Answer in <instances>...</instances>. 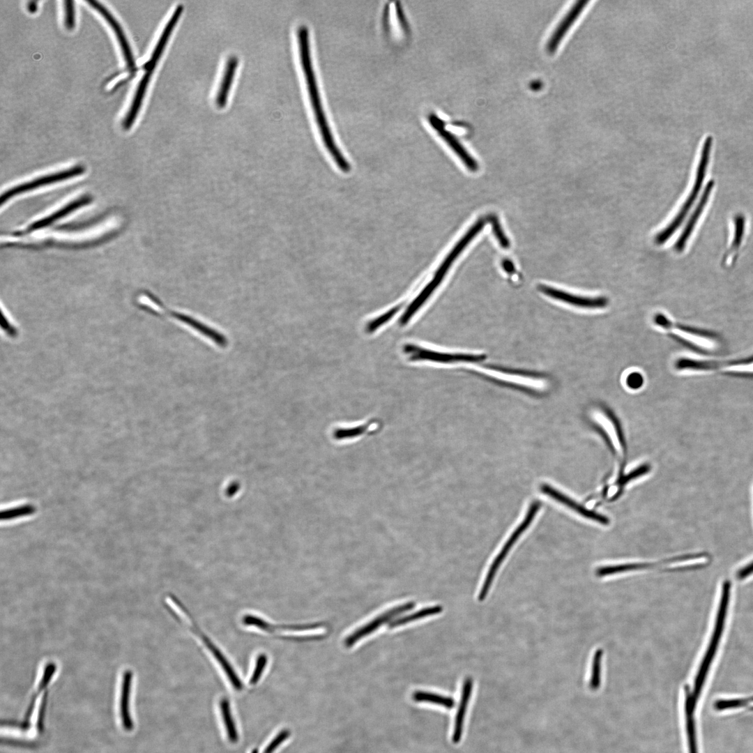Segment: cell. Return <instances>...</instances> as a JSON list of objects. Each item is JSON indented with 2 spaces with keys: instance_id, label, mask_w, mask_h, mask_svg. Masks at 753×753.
Wrapping results in <instances>:
<instances>
[{
  "instance_id": "6da1fadb",
  "label": "cell",
  "mask_w": 753,
  "mask_h": 753,
  "mask_svg": "<svg viewBox=\"0 0 753 753\" xmlns=\"http://www.w3.org/2000/svg\"><path fill=\"white\" fill-rule=\"evenodd\" d=\"M299 60L304 77L309 102L321 140L330 157L343 172L350 171V165L334 139L327 116L325 114L319 85L317 82L310 45L307 27L300 26L297 31Z\"/></svg>"
},
{
  "instance_id": "7a4b0ae2",
  "label": "cell",
  "mask_w": 753,
  "mask_h": 753,
  "mask_svg": "<svg viewBox=\"0 0 753 753\" xmlns=\"http://www.w3.org/2000/svg\"><path fill=\"white\" fill-rule=\"evenodd\" d=\"M485 223V221L484 218L478 219L455 245L436 270L432 280L425 287L413 301H412L401 317L400 320V324L401 325L403 326L408 323L411 318L433 294L443 280L453 261L472 239L482 229Z\"/></svg>"
},
{
  "instance_id": "3957f363",
  "label": "cell",
  "mask_w": 753,
  "mask_h": 753,
  "mask_svg": "<svg viewBox=\"0 0 753 753\" xmlns=\"http://www.w3.org/2000/svg\"><path fill=\"white\" fill-rule=\"evenodd\" d=\"M730 587L731 584L729 581H724L722 587L721 598L717 609L715 628L709 645L694 678L693 689L691 690L692 697L697 700L699 699L708 671L715 655L723 632L724 623L729 600Z\"/></svg>"
},
{
  "instance_id": "277c9868",
  "label": "cell",
  "mask_w": 753,
  "mask_h": 753,
  "mask_svg": "<svg viewBox=\"0 0 753 753\" xmlns=\"http://www.w3.org/2000/svg\"><path fill=\"white\" fill-rule=\"evenodd\" d=\"M712 142L713 139L711 136H708L705 139L701 148L700 159L697 169L696 177L692 189L675 218L664 229L660 231L655 236V242L657 245L664 243L674 234L684 221L687 214L697 199L706 176V172L710 159Z\"/></svg>"
},
{
  "instance_id": "5b68a950",
  "label": "cell",
  "mask_w": 753,
  "mask_h": 753,
  "mask_svg": "<svg viewBox=\"0 0 753 753\" xmlns=\"http://www.w3.org/2000/svg\"><path fill=\"white\" fill-rule=\"evenodd\" d=\"M540 506L541 503L540 501L535 500L532 501L528 508L525 517L519 524V525L515 528L514 532L511 534L508 540L504 544L501 550L499 552L498 555L493 561L487 573V576L482 584V586L480 591L478 598L479 601H482L485 599L497 570H499L501 563L505 560L506 556L508 555L513 545L515 544L517 540L519 539L521 535L529 527V526L533 521L534 517L539 511Z\"/></svg>"
},
{
  "instance_id": "8992f818",
  "label": "cell",
  "mask_w": 753,
  "mask_h": 753,
  "mask_svg": "<svg viewBox=\"0 0 753 753\" xmlns=\"http://www.w3.org/2000/svg\"><path fill=\"white\" fill-rule=\"evenodd\" d=\"M404 353L411 361H429L441 364L460 363H479L486 359V356L479 353H448L423 348L416 344H407Z\"/></svg>"
},
{
  "instance_id": "52a82bcc",
  "label": "cell",
  "mask_w": 753,
  "mask_h": 753,
  "mask_svg": "<svg viewBox=\"0 0 753 753\" xmlns=\"http://www.w3.org/2000/svg\"><path fill=\"white\" fill-rule=\"evenodd\" d=\"M538 289L545 296L578 310H601L609 304L608 298L602 296L579 295L545 284H539Z\"/></svg>"
},
{
  "instance_id": "ba28073f",
  "label": "cell",
  "mask_w": 753,
  "mask_h": 753,
  "mask_svg": "<svg viewBox=\"0 0 753 753\" xmlns=\"http://www.w3.org/2000/svg\"><path fill=\"white\" fill-rule=\"evenodd\" d=\"M667 333L680 343L696 351L713 350L719 343L713 333L674 322Z\"/></svg>"
},
{
  "instance_id": "9c48e42d",
  "label": "cell",
  "mask_w": 753,
  "mask_h": 753,
  "mask_svg": "<svg viewBox=\"0 0 753 753\" xmlns=\"http://www.w3.org/2000/svg\"><path fill=\"white\" fill-rule=\"evenodd\" d=\"M83 171L84 168L77 165L69 169L44 174L33 180L15 185L2 195L1 198V206L3 203L8 202L10 199H12L15 196H18L26 192H30L38 188L70 179V178L79 176Z\"/></svg>"
},
{
  "instance_id": "30bf717a",
  "label": "cell",
  "mask_w": 753,
  "mask_h": 753,
  "mask_svg": "<svg viewBox=\"0 0 753 753\" xmlns=\"http://www.w3.org/2000/svg\"><path fill=\"white\" fill-rule=\"evenodd\" d=\"M415 606L414 602H409L387 610L350 634L344 639V646L348 648L352 646L362 638L376 631L383 624L393 620L401 614L411 610Z\"/></svg>"
},
{
  "instance_id": "8fae6325",
  "label": "cell",
  "mask_w": 753,
  "mask_h": 753,
  "mask_svg": "<svg viewBox=\"0 0 753 753\" xmlns=\"http://www.w3.org/2000/svg\"><path fill=\"white\" fill-rule=\"evenodd\" d=\"M428 121L432 127L438 132L439 135L457 154L467 169L471 172L477 171L478 165L476 160L467 152L457 138L444 128L443 121L434 114L429 116Z\"/></svg>"
},
{
  "instance_id": "7c38bea8",
  "label": "cell",
  "mask_w": 753,
  "mask_h": 753,
  "mask_svg": "<svg viewBox=\"0 0 753 753\" xmlns=\"http://www.w3.org/2000/svg\"><path fill=\"white\" fill-rule=\"evenodd\" d=\"M593 420L609 436V440L614 445L620 455H624L623 440L617 419L612 412L604 406H599L593 412Z\"/></svg>"
},
{
  "instance_id": "4fadbf2b",
  "label": "cell",
  "mask_w": 753,
  "mask_h": 753,
  "mask_svg": "<svg viewBox=\"0 0 753 753\" xmlns=\"http://www.w3.org/2000/svg\"><path fill=\"white\" fill-rule=\"evenodd\" d=\"M183 6L182 4L177 5L174 10L169 20L166 23L158 40L151 54L150 58L143 65V69L145 73H153L159 59H160L164 50L167 44V42L172 35V32L174 29L178 21L179 20L181 15L183 13Z\"/></svg>"
},
{
  "instance_id": "5bb4252c",
  "label": "cell",
  "mask_w": 753,
  "mask_h": 753,
  "mask_svg": "<svg viewBox=\"0 0 753 753\" xmlns=\"http://www.w3.org/2000/svg\"><path fill=\"white\" fill-rule=\"evenodd\" d=\"M190 624L192 625L191 629L197 635H198L200 639H201L206 648H207L216 661L219 663L232 687L236 690H242L243 683L229 661L224 654H222V651L211 641L207 635L202 632L200 628L196 625V623L192 620H190Z\"/></svg>"
},
{
  "instance_id": "9a60e30c",
  "label": "cell",
  "mask_w": 753,
  "mask_h": 753,
  "mask_svg": "<svg viewBox=\"0 0 753 753\" xmlns=\"http://www.w3.org/2000/svg\"><path fill=\"white\" fill-rule=\"evenodd\" d=\"M86 2L91 7L97 10L107 20L109 26L112 27L116 37L117 38L127 66L129 69L134 70L135 68V59L131 51L129 43L128 42L127 38L119 23L116 20L114 17L111 14V13L107 10V8H106L102 4H101L98 1H87Z\"/></svg>"
},
{
  "instance_id": "2e32d148",
  "label": "cell",
  "mask_w": 753,
  "mask_h": 753,
  "mask_svg": "<svg viewBox=\"0 0 753 753\" xmlns=\"http://www.w3.org/2000/svg\"><path fill=\"white\" fill-rule=\"evenodd\" d=\"M540 490L543 494L549 496L550 498L554 499L555 501L565 505V506L570 508L571 510L575 511L578 514L585 517L589 518L590 519H593L603 524H607L609 523V519L605 516L585 508L581 505L578 504L577 503H576V501H573L572 499L568 497L566 495L561 493V492L556 489L548 484H542L540 486Z\"/></svg>"
},
{
  "instance_id": "e0dca14e",
  "label": "cell",
  "mask_w": 753,
  "mask_h": 753,
  "mask_svg": "<svg viewBox=\"0 0 753 753\" xmlns=\"http://www.w3.org/2000/svg\"><path fill=\"white\" fill-rule=\"evenodd\" d=\"M713 186L714 182L710 181L705 187L697 207L694 210L680 236L674 244V248L677 252H681L684 250L685 245L694 230L696 223L708 202Z\"/></svg>"
},
{
  "instance_id": "ac0fdd59",
  "label": "cell",
  "mask_w": 753,
  "mask_h": 753,
  "mask_svg": "<svg viewBox=\"0 0 753 753\" xmlns=\"http://www.w3.org/2000/svg\"><path fill=\"white\" fill-rule=\"evenodd\" d=\"M587 2L588 1L584 0L577 1L561 20L547 42V48L549 52L555 51L562 38L573 22L576 20L579 14L581 12Z\"/></svg>"
},
{
  "instance_id": "d6986e66",
  "label": "cell",
  "mask_w": 753,
  "mask_h": 753,
  "mask_svg": "<svg viewBox=\"0 0 753 753\" xmlns=\"http://www.w3.org/2000/svg\"><path fill=\"white\" fill-rule=\"evenodd\" d=\"M713 371L735 376H753V355L737 359L714 360Z\"/></svg>"
},
{
  "instance_id": "ffe728a7",
  "label": "cell",
  "mask_w": 753,
  "mask_h": 753,
  "mask_svg": "<svg viewBox=\"0 0 753 753\" xmlns=\"http://www.w3.org/2000/svg\"><path fill=\"white\" fill-rule=\"evenodd\" d=\"M238 63V59L234 55H231L227 59L215 99V105L219 108H223L227 105Z\"/></svg>"
},
{
  "instance_id": "44dd1931",
  "label": "cell",
  "mask_w": 753,
  "mask_h": 753,
  "mask_svg": "<svg viewBox=\"0 0 753 753\" xmlns=\"http://www.w3.org/2000/svg\"><path fill=\"white\" fill-rule=\"evenodd\" d=\"M243 624L247 626H252L257 628L261 631H264L269 633H273L277 630H305L310 629H315L318 628L324 627V623H316L304 625H275L263 618L254 616V615H245L242 620Z\"/></svg>"
},
{
  "instance_id": "7402d4cb",
  "label": "cell",
  "mask_w": 753,
  "mask_h": 753,
  "mask_svg": "<svg viewBox=\"0 0 753 753\" xmlns=\"http://www.w3.org/2000/svg\"><path fill=\"white\" fill-rule=\"evenodd\" d=\"M473 680L471 678L467 677L464 680L462 685L461 698L454 722L452 741L455 743H459L462 737L464 720L471 694Z\"/></svg>"
},
{
  "instance_id": "603a6c76",
  "label": "cell",
  "mask_w": 753,
  "mask_h": 753,
  "mask_svg": "<svg viewBox=\"0 0 753 753\" xmlns=\"http://www.w3.org/2000/svg\"><path fill=\"white\" fill-rule=\"evenodd\" d=\"M151 75V73H144L137 85L130 107L123 121V126L125 129H129L136 119L141 108Z\"/></svg>"
},
{
  "instance_id": "cb8c5ba5",
  "label": "cell",
  "mask_w": 753,
  "mask_h": 753,
  "mask_svg": "<svg viewBox=\"0 0 753 753\" xmlns=\"http://www.w3.org/2000/svg\"><path fill=\"white\" fill-rule=\"evenodd\" d=\"M86 201V199L84 197L76 199L58 209L55 213H52L51 215L33 222L27 227V230L35 231L52 225L54 222L61 219L63 216L69 214L71 211L77 209L80 206L84 204Z\"/></svg>"
},
{
  "instance_id": "d4e9b609",
  "label": "cell",
  "mask_w": 753,
  "mask_h": 753,
  "mask_svg": "<svg viewBox=\"0 0 753 753\" xmlns=\"http://www.w3.org/2000/svg\"><path fill=\"white\" fill-rule=\"evenodd\" d=\"M442 611H443V607L441 606H440V605H436V606H432V607L423 608V609H422L420 610H418V611H416V612H414L413 614H411L404 616L402 617L397 618L392 620L388 623V628H397V627H399V626H401V625H405L406 623H411L412 621L419 620L420 618H425V617H427V616L438 614L441 613Z\"/></svg>"
},
{
  "instance_id": "484cf974",
  "label": "cell",
  "mask_w": 753,
  "mask_h": 753,
  "mask_svg": "<svg viewBox=\"0 0 753 753\" xmlns=\"http://www.w3.org/2000/svg\"><path fill=\"white\" fill-rule=\"evenodd\" d=\"M220 707L227 738L230 742L233 743H236L238 740V735L235 723L233 720L230 704L228 699L226 698L222 699L220 701Z\"/></svg>"
},
{
  "instance_id": "4316f807",
  "label": "cell",
  "mask_w": 753,
  "mask_h": 753,
  "mask_svg": "<svg viewBox=\"0 0 753 753\" xmlns=\"http://www.w3.org/2000/svg\"><path fill=\"white\" fill-rule=\"evenodd\" d=\"M412 699L417 702L432 703L448 708H451L455 705V701L449 697L425 691H415L412 694Z\"/></svg>"
},
{
  "instance_id": "83f0119b",
  "label": "cell",
  "mask_w": 753,
  "mask_h": 753,
  "mask_svg": "<svg viewBox=\"0 0 753 753\" xmlns=\"http://www.w3.org/2000/svg\"><path fill=\"white\" fill-rule=\"evenodd\" d=\"M36 508L31 504H24L4 510L1 512L2 520H10L15 518L29 516L33 514Z\"/></svg>"
},
{
  "instance_id": "f1b7e54d",
  "label": "cell",
  "mask_w": 753,
  "mask_h": 753,
  "mask_svg": "<svg viewBox=\"0 0 753 753\" xmlns=\"http://www.w3.org/2000/svg\"><path fill=\"white\" fill-rule=\"evenodd\" d=\"M745 218L743 215H737L734 218V235L731 247L729 254L735 252L740 246L744 234Z\"/></svg>"
},
{
  "instance_id": "f546056e",
  "label": "cell",
  "mask_w": 753,
  "mask_h": 753,
  "mask_svg": "<svg viewBox=\"0 0 753 753\" xmlns=\"http://www.w3.org/2000/svg\"><path fill=\"white\" fill-rule=\"evenodd\" d=\"M489 220L492 225V232L498 241L500 246L504 249H508L510 247V241L507 238L502 226L499 220V218L496 215H491L489 218Z\"/></svg>"
},
{
  "instance_id": "4dcf8cb0",
  "label": "cell",
  "mask_w": 753,
  "mask_h": 753,
  "mask_svg": "<svg viewBox=\"0 0 753 753\" xmlns=\"http://www.w3.org/2000/svg\"><path fill=\"white\" fill-rule=\"evenodd\" d=\"M645 382V379L641 372L634 370L630 372L625 377V385L631 390L641 389Z\"/></svg>"
},
{
  "instance_id": "1f68e13d",
  "label": "cell",
  "mask_w": 753,
  "mask_h": 753,
  "mask_svg": "<svg viewBox=\"0 0 753 753\" xmlns=\"http://www.w3.org/2000/svg\"><path fill=\"white\" fill-rule=\"evenodd\" d=\"M397 311L398 307H393L385 314H383L380 317H376L375 319L372 320L367 324L366 326L367 331L369 333L374 331L379 327L381 326L384 323L390 320L391 317H393Z\"/></svg>"
},
{
  "instance_id": "d6a6232c",
  "label": "cell",
  "mask_w": 753,
  "mask_h": 753,
  "mask_svg": "<svg viewBox=\"0 0 753 753\" xmlns=\"http://www.w3.org/2000/svg\"><path fill=\"white\" fill-rule=\"evenodd\" d=\"M64 24L66 29L72 30L75 25V15L74 1H64Z\"/></svg>"
},
{
  "instance_id": "836d02e7",
  "label": "cell",
  "mask_w": 753,
  "mask_h": 753,
  "mask_svg": "<svg viewBox=\"0 0 753 753\" xmlns=\"http://www.w3.org/2000/svg\"><path fill=\"white\" fill-rule=\"evenodd\" d=\"M653 324L660 330L668 332L674 321L664 313L659 312L653 315Z\"/></svg>"
},
{
  "instance_id": "e575fe53",
  "label": "cell",
  "mask_w": 753,
  "mask_h": 753,
  "mask_svg": "<svg viewBox=\"0 0 753 753\" xmlns=\"http://www.w3.org/2000/svg\"><path fill=\"white\" fill-rule=\"evenodd\" d=\"M267 664V657L265 655H260L258 657L257 661L256 660V664L250 679V684H255L258 682L261 678L263 671Z\"/></svg>"
},
{
  "instance_id": "d590c367",
  "label": "cell",
  "mask_w": 753,
  "mask_h": 753,
  "mask_svg": "<svg viewBox=\"0 0 753 753\" xmlns=\"http://www.w3.org/2000/svg\"><path fill=\"white\" fill-rule=\"evenodd\" d=\"M599 660L600 657L598 656V654H596L589 685L591 688L593 690L598 689L600 683V668Z\"/></svg>"
},
{
  "instance_id": "8d00e7d4",
  "label": "cell",
  "mask_w": 753,
  "mask_h": 753,
  "mask_svg": "<svg viewBox=\"0 0 753 753\" xmlns=\"http://www.w3.org/2000/svg\"><path fill=\"white\" fill-rule=\"evenodd\" d=\"M290 732L287 729L282 730L280 732L273 740L268 744L265 749L264 753H273L277 747L282 744L289 736Z\"/></svg>"
},
{
  "instance_id": "74e56055",
  "label": "cell",
  "mask_w": 753,
  "mask_h": 753,
  "mask_svg": "<svg viewBox=\"0 0 753 753\" xmlns=\"http://www.w3.org/2000/svg\"><path fill=\"white\" fill-rule=\"evenodd\" d=\"M753 573V562L745 565L737 572V577L738 579H742Z\"/></svg>"
},
{
  "instance_id": "f35d334b",
  "label": "cell",
  "mask_w": 753,
  "mask_h": 753,
  "mask_svg": "<svg viewBox=\"0 0 753 753\" xmlns=\"http://www.w3.org/2000/svg\"><path fill=\"white\" fill-rule=\"evenodd\" d=\"M501 266L503 269L509 274H512L515 272V266L512 261L505 259L502 261Z\"/></svg>"
},
{
  "instance_id": "ab89813d",
  "label": "cell",
  "mask_w": 753,
  "mask_h": 753,
  "mask_svg": "<svg viewBox=\"0 0 753 753\" xmlns=\"http://www.w3.org/2000/svg\"><path fill=\"white\" fill-rule=\"evenodd\" d=\"M27 6L29 12L33 13L36 11L37 8L36 1H30L28 3Z\"/></svg>"
}]
</instances>
